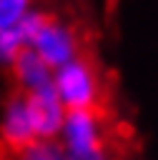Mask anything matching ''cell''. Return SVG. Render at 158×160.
I'll return each instance as SVG.
<instances>
[{"instance_id":"cell-1","label":"cell","mask_w":158,"mask_h":160,"mask_svg":"<svg viewBox=\"0 0 158 160\" xmlns=\"http://www.w3.org/2000/svg\"><path fill=\"white\" fill-rule=\"evenodd\" d=\"M20 25L25 30L28 48L33 52H38L40 60L53 68V72L80 55V40H78L75 30L68 22L58 20L55 15L33 10L30 15H25V20Z\"/></svg>"},{"instance_id":"cell-2","label":"cell","mask_w":158,"mask_h":160,"mask_svg":"<svg viewBox=\"0 0 158 160\" xmlns=\"http://www.w3.org/2000/svg\"><path fill=\"white\" fill-rule=\"evenodd\" d=\"M53 90L58 92L65 110H105L100 70L85 55H78L53 72Z\"/></svg>"},{"instance_id":"cell-3","label":"cell","mask_w":158,"mask_h":160,"mask_svg":"<svg viewBox=\"0 0 158 160\" xmlns=\"http://www.w3.org/2000/svg\"><path fill=\"white\" fill-rule=\"evenodd\" d=\"M58 142L65 158H80V155L110 150L105 110H68Z\"/></svg>"},{"instance_id":"cell-4","label":"cell","mask_w":158,"mask_h":160,"mask_svg":"<svg viewBox=\"0 0 158 160\" xmlns=\"http://www.w3.org/2000/svg\"><path fill=\"white\" fill-rule=\"evenodd\" d=\"M25 108L30 115V125L38 140H58L63 122H65V105L60 102L58 92L53 90V85L40 88L35 92L25 95Z\"/></svg>"},{"instance_id":"cell-5","label":"cell","mask_w":158,"mask_h":160,"mask_svg":"<svg viewBox=\"0 0 158 160\" xmlns=\"http://www.w3.org/2000/svg\"><path fill=\"white\" fill-rule=\"evenodd\" d=\"M33 140H38V138H35L33 125H30L25 95L15 92L8 98V102L3 105V112H0V145H3L5 155H10V160H13Z\"/></svg>"},{"instance_id":"cell-6","label":"cell","mask_w":158,"mask_h":160,"mask_svg":"<svg viewBox=\"0 0 158 160\" xmlns=\"http://www.w3.org/2000/svg\"><path fill=\"white\" fill-rule=\"evenodd\" d=\"M10 72H13V80H15L18 92H23V95L53 85V68L48 62H43L40 55L33 52L30 48H25L15 58V62L10 65Z\"/></svg>"},{"instance_id":"cell-7","label":"cell","mask_w":158,"mask_h":160,"mask_svg":"<svg viewBox=\"0 0 158 160\" xmlns=\"http://www.w3.org/2000/svg\"><path fill=\"white\" fill-rule=\"evenodd\" d=\"M28 48V38H25V30L23 25L18 22L15 28H8V30H0V68H8L15 62V58Z\"/></svg>"},{"instance_id":"cell-8","label":"cell","mask_w":158,"mask_h":160,"mask_svg":"<svg viewBox=\"0 0 158 160\" xmlns=\"http://www.w3.org/2000/svg\"><path fill=\"white\" fill-rule=\"evenodd\" d=\"M13 160H65V152L58 140H33Z\"/></svg>"},{"instance_id":"cell-9","label":"cell","mask_w":158,"mask_h":160,"mask_svg":"<svg viewBox=\"0 0 158 160\" xmlns=\"http://www.w3.org/2000/svg\"><path fill=\"white\" fill-rule=\"evenodd\" d=\"M33 12V0H0V30L15 28Z\"/></svg>"},{"instance_id":"cell-10","label":"cell","mask_w":158,"mask_h":160,"mask_svg":"<svg viewBox=\"0 0 158 160\" xmlns=\"http://www.w3.org/2000/svg\"><path fill=\"white\" fill-rule=\"evenodd\" d=\"M0 160H8V158H5V152H3V150H0Z\"/></svg>"}]
</instances>
